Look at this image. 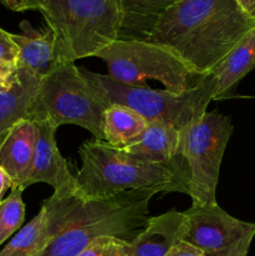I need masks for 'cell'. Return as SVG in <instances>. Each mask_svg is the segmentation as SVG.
<instances>
[{"label": "cell", "mask_w": 255, "mask_h": 256, "mask_svg": "<svg viewBox=\"0 0 255 256\" xmlns=\"http://www.w3.org/2000/svg\"><path fill=\"white\" fill-rule=\"evenodd\" d=\"M254 28L255 20L236 0H179L146 40L169 48L196 74L208 75Z\"/></svg>", "instance_id": "6da1fadb"}, {"label": "cell", "mask_w": 255, "mask_h": 256, "mask_svg": "<svg viewBox=\"0 0 255 256\" xmlns=\"http://www.w3.org/2000/svg\"><path fill=\"white\" fill-rule=\"evenodd\" d=\"M82 169L76 178L79 195L88 202L109 199L132 190H179L186 182L176 169L142 162L102 140L86 142L79 149Z\"/></svg>", "instance_id": "7a4b0ae2"}, {"label": "cell", "mask_w": 255, "mask_h": 256, "mask_svg": "<svg viewBox=\"0 0 255 256\" xmlns=\"http://www.w3.org/2000/svg\"><path fill=\"white\" fill-rule=\"evenodd\" d=\"M158 190H132L116 196L86 202L74 219L36 256H78L102 236L132 242L149 220V204Z\"/></svg>", "instance_id": "3957f363"}, {"label": "cell", "mask_w": 255, "mask_h": 256, "mask_svg": "<svg viewBox=\"0 0 255 256\" xmlns=\"http://www.w3.org/2000/svg\"><path fill=\"white\" fill-rule=\"evenodd\" d=\"M84 76L106 108L122 105L142 115L148 122H162L179 132L198 122L214 100L215 82L212 74L200 80L196 86L184 92L156 90L150 86L128 85L108 75L82 70Z\"/></svg>", "instance_id": "277c9868"}, {"label": "cell", "mask_w": 255, "mask_h": 256, "mask_svg": "<svg viewBox=\"0 0 255 256\" xmlns=\"http://www.w3.org/2000/svg\"><path fill=\"white\" fill-rule=\"evenodd\" d=\"M38 10L54 32L60 60L96 56L119 39L118 0H42Z\"/></svg>", "instance_id": "5b68a950"}, {"label": "cell", "mask_w": 255, "mask_h": 256, "mask_svg": "<svg viewBox=\"0 0 255 256\" xmlns=\"http://www.w3.org/2000/svg\"><path fill=\"white\" fill-rule=\"evenodd\" d=\"M106 106L74 62L60 60L40 82L30 122L49 120L55 128L74 124L104 142L102 118Z\"/></svg>", "instance_id": "8992f818"}, {"label": "cell", "mask_w": 255, "mask_h": 256, "mask_svg": "<svg viewBox=\"0 0 255 256\" xmlns=\"http://www.w3.org/2000/svg\"><path fill=\"white\" fill-rule=\"evenodd\" d=\"M108 66V76L128 85L146 86L158 80L169 92H184L196 86L199 75L172 50L148 40L118 39L98 52Z\"/></svg>", "instance_id": "52a82bcc"}, {"label": "cell", "mask_w": 255, "mask_h": 256, "mask_svg": "<svg viewBox=\"0 0 255 256\" xmlns=\"http://www.w3.org/2000/svg\"><path fill=\"white\" fill-rule=\"evenodd\" d=\"M232 132V119L218 110L206 112L182 132L180 155L188 162L186 194L194 205L216 204L220 166Z\"/></svg>", "instance_id": "ba28073f"}, {"label": "cell", "mask_w": 255, "mask_h": 256, "mask_svg": "<svg viewBox=\"0 0 255 256\" xmlns=\"http://www.w3.org/2000/svg\"><path fill=\"white\" fill-rule=\"evenodd\" d=\"M186 232L182 242L194 245L205 256H246L255 236L254 222L228 214L216 204L194 205L185 212Z\"/></svg>", "instance_id": "9c48e42d"}, {"label": "cell", "mask_w": 255, "mask_h": 256, "mask_svg": "<svg viewBox=\"0 0 255 256\" xmlns=\"http://www.w3.org/2000/svg\"><path fill=\"white\" fill-rule=\"evenodd\" d=\"M32 122L36 125L38 139L25 189L36 182H45L54 189V195L79 194L76 178L70 172L55 142L58 128L49 120Z\"/></svg>", "instance_id": "30bf717a"}, {"label": "cell", "mask_w": 255, "mask_h": 256, "mask_svg": "<svg viewBox=\"0 0 255 256\" xmlns=\"http://www.w3.org/2000/svg\"><path fill=\"white\" fill-rule=\"evenodd\" d=\"M38 129L35 122L22 120L0 140V168L12 182V189H25L34 156Z\"/></svg>", "instance_id": "8fae6325"}, {"label": "cell", "mask_w": 255, "mask_h": 256, "mask_svg": "<svg viewBox=\"0 0 255 256\" xmlns=\"http://www.w3.org/2000/svg\"><path fill=\"white\" fill-rule=\"evenodd\" d=\"M20 29V34H12L18 48L16 64L42 79L60 62L54 32L49 26L35 29L29 22H22Z\"/></svg>", "instance_id": "7c38bea8"}, {"label": "cell", "mask_w": 255, "mask_h": 256, "mask_svg": "<svg viewBox=\"0 0 255 256\" xmlns=\"http://www.w3.org/2000/svg\"><path fill=\"white\" fill-rule=\"evenodd\" d=\"M188 218L185 212L170 210L159 216L149 218L144 229L132 242V256H166L184 240Z\"/></svg>", "instance_id": "4fadbf2b"}, {"label": "cell", "mask_w": 255, "mask_h": 256, "mask_svg": "<svg viewBox=\"0 0 255 256\" xmlns=\"http://www.w3.org/2000/svg\"><path fill=\"white\" fill-rule=\"evenodd\" d=\"M40 82L42 79L36 75L18 65L12 82L0 86V140L12 125L22 120H30Z\"/></svg>", "instance_id": "5bb4252c"}, {"label": "cell", "mask_w": 255, "mask_h": 256, "mask_svg": "<svg viewBox=\"0 0 255 256\" xmlns=\"http://www.w3.org/2000/svg\"><path fill=\"white\" fill-rule=\"evenodd\" d=\"M180 142L182 132L174 126L162 122H149L142 136L122 150L142 162L166 165L175 169L176 158H182Z\"/></svg>", "instance_id": "9a60e30c"}, {"label": "cell", "mask_w": 255, "mask_h": 256, "mask_svg": "<svg viewBox=\"0 0 255 256\" xmlns=\"http://www.w3.org/2000/svg\"><path fill=\"white\" fill-rule=\"evenodd\" d=\"M255 68V28L250 30L212 72L215 82L214 100L235 94L240 80Z\"/></svg>", "instance_id": "2e32d148"}, {"label": "cell", "mask_w": 255, "mask_h": 256, "mask_svg": "<svg viewBox=\"0 0 255 256\" xmlns=\"http://www.w3.org/2000/svg\"><path fill=\"white\" fill-rule=\"evenodd\" d=\"M179 0H118L122 12L119 39L146 40L160 18Z\"/></svg>", "instance_id": "e0dca14e"}, {"label": "cell", "mask_w": 255, "mask_h": 256, "mask_svg": "<svg viewBox=\"0 0 255 256\" xmlns=\"http://www.w3.org/2000/svg\"><path fill=\"white\" fill-rule=\"evenodd\" d=\"M149 122L134 110L122 105H112L105 109L102 118L104 142L124 149L142 136Z\"/></svg>", "instance_id": "ac0fdd59"}, {"label": "cell", "mask_w": 255, "mask_h": 256, "mask_svg": "<svg viewBox=\"0 0 255 256\" xmlns=\"http://www.w3.org/2000/svg\"><path fill=\"white\" fill-rule=\"evenodd\" d=\"M52 240L46 214L42 208L34 219L20 229L18 234L0 250V256H36Z\"/></svg>", "instance_id": "d6986e66"}, {"label": "cell", "mask_w": 255, "mask_h": 256, "mask_svg": "<svg viewBox=\"0 0 255 256\" xmlns=\"http://www.w3.org/2000/svg\"><path fill=\"white\" fill-rule=\"evenodd\" d=\"M22 190L12 189L6 199L0 202V246L20 229L25 218Z\"/></svg>", "instance_id": "ffe728a7"}, {"label": "cell", "mask_w": 255, "mask_h": 256, "mask_svg": "<svg viewBox=\"0 0 255 256\" xmlns=\"http://www.w3.org/2000/svg\"><path fill=\"white\" fill-rule=\"evenodd\" d=\"M78 256H132V242L116 236H102Z\"/></svg>", "instance_id": "44dd1931"}, {"label": "cell", "mask_w": 255, "mask_h": 256, "mask_svg": "<svg viewBox=\"0 0 255 256\" xmlns=\"http://www.w3.org/2000/svg\"><path fill=\"white\" fill-rule=\"evenodd\" d=\"M0 59L16 62L18 48L12 42V34L0 28Z\"/></svg>", "instance_id": "7402d4cb"}, {"label": "cell", "mask_w": 255, "mask_h": 256, "mask_svg": "<svg viewBox=\"0 0 255 256\" xmlns=\"http://www.w3.org/2000/svg\"><path fill=\"white\" fill-rule=\"evenodd\" d=\"M42 0H0L6 9L12 12H28V10H38Z\"/></svg>", "instance_id": "603a6c76"}, {"label": "cell", "mask_w": 255, "mask_h": 256, "mask_svg": "<svg viewBox=\"0 0 255 256\" xmlns=\"http://www.w3.org/2000/svg\"><path fill=\"white\" fill-rule=\"evenodd\" d=\"M166 256H205V254L194 245L186 242H180L168 252Z\"/></svg>", "instance_id": "cb8c5ba5"}, {"label": "cell", "mask_w": 255, "mask_h": 256, "mask_svg": "<svg viewBox=\"0 0 255 256\" xmlns=\"http://www.w3.org/2000/svg\"><path fill=\"white\" fill-rule=\"evenodd\" d=\"M16 62L0 59V86L9 84L16 72Z\"/></svg>", "instance_id": "d4e9b609"}, {"label": "cell", "mask_w": 255, "mask_h": 256, "mask_svg": "<svg viewBox=\"0 0 255 256\" xmlns=\"http://www.w3.org/2000/svg\"><path fill=\"white\" fill-rule=\"evenodd\" d=\"M236 2L248 16L255 20V0H236Z\"/></svg>", "instance_id": "484cf974"}, {"label": "cell", "mask_w": 255, "mask_h": 256, "mask_svg": "<svg viewBox=\"0 0 255 256\" xmlns=\"http://www.w3.org/2000/svg\"><path fill=\"white\" fill-rule=\"evenodd\" d=\"M12 189V179H10L9 175L6 174V172H5L2 168H0V198H2V195L4 194L5 192H6V189Z\"/></svg>", "instance_id": "4316f807"}]
</instances>
